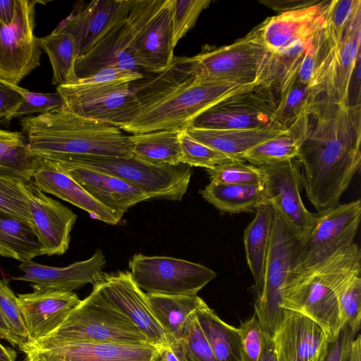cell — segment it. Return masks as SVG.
Segmentation results:
<instances>
[{
	"label": "cell",
	"mask_w": 361,
	"mask_h": 361,
	"mask_svg": "<svg viewBox=\"0 0 361 361\" xmlns=\"http://www.w3.org/2000/svg\"><path fill=\"white\" fill-rule=\"evenodd\" d=\"M360 104L343 105L323 94L310 106L296 159L302 188L320 212L336 206L361 164Z\"/></svg>",
	"instance_id": "cell-1"
},
{
	"label": "cell",
	"mask_w": 361,
	"mask_h": 361,
	"mask_svg": "<svg viewBox=\"0 0 361 361\" xmlns=\"http://www.w3.org/2000/svg\"><path fill=\"white\" fill-rule=\"evenodd\" d=\"M29 151L52 159L70 156L131 157L129 135L121 128L79 116L65 106L20 118Z\"/></svg>",
	"instance_id": "cell-2"
},
{
	"label": "cell",
	"mask_w": 361,
	"mask_h": 361,
	"mask_svg": "<svg viewBox=\"0 0 361 361\" xmlns=\"http://www.w3.org/2000/svg\"><path fill=\"white\" fill-rule=\"evenodd\" d=\"M361 274V250L353 243L305 269L290 274L281 307L299 312L317 323L330 341L343 328L338 296L348 282Z\"/></svg>",
	"instance_id": "cell-3"
},
{
	"label": "cell",
	"mask_w": 361,
	"mask_h": 361,
	"mask_svg": "<svg viewBox=\"0 0 361 361\" xmlns=\"http://www.w3.org/2000/svg\"><path fill=\"white\" fill-rule=\"evenodd\" d=\"M263 84L265 83L206 80L197 75L157 102L140 109L135 118L121 130L132 134L157 130L185 131L197 116L209 107Z\"/></svg>",
	"instance_id": "cell-4"
},
{
	"label": "cell",
	"mask_w": 361,
	"mask_h": 361,
	"mask_svg": "<svg viewBox=\"0 0 361 361\" xmlns=\"http://www.w3.org/2000/svg\"><path fill=\"white\" fill-rule=\"evenodd\" d=\"M82 341L150 344L127 317L93 288L56 331L32 348L46 349Z\"/></svg>",
	"instance_id": "cell-5"
},
{
	"label": "cell",
	"mask_w": 361,
	"mask_h": 361,
	"mask_svg": "<svg viewBox=\"0 0 361 361\" xmlns=\"http://www.w3.org/2000/svg\"><path fill=\"white\" fill-rule=\"evenodd\" d=\"M301 241L302 238L274 208L262 277L257 286L252 287L255 314L263 331L271 337L282 319L283 292Z\"/></svg>",
	"instance_id": "cell-6"
},
{
	"label": "cell",
	"mask_w": 361,
	"mask_h": 361,
	"mask_svg": "<svg viewBox=\"0 0 361 361\" xmlns=\"http://www.w3.org/2000/svg\"><path fill=\"white\" fill-rule=\"evenodd\" d=\"M49 160L62 161L113 176L140 190L149 200L180 201L192 175L191 167L186 164L157 165L135 156H70Z\"/></svg>",
	"instance_id": "cell-7"
},
{
	"label": "cell",
	"mask_w": 361,
	"mask_h": 361,
	"mask_svg": "<svg viewBox=\"0 0 361 361\" xmlns=\"http://www.w3.org/2000/svg\"><path fill=\"white\" fill-rule=\"evenodd\" d=\"M274 56L253 28L233 43L195 55L198 76L206 80L239 83L262 82L272 87Z\"/></svg>",
	"instance_id": "cell-8"
},
{
	"label": "cell",
	"mask_w": 361,
	"mask_h": 361,
	"mask_svg": "<svg viewBox=\"0 0 361 361\" xmlns=\"http://www.w3.org/2000/svg\"><path fill=\"white\" fill-rule=\"evenodd\" d=\"M127 19L133 49L141 70L158 74L174 56L170 0H133Z\"/></svg>",
	"instance_id": "cell-9"
},
{
	"label": "cell",
	"mask_w": 361,
	"mask_h": 361,
	"mask_svg": "<svg viewBox=\"0 0 361 361\" xmlns=\"http://www.w3.org/2000/svg\"><path fill=\"white\" fill-rule=\"evenodd\" d=\"M128 266L133 281L149 294L197 295L216 276L215 271L202 264L171 257L137 253Z\"/></svg>",
	"instance_id": "cell-10"
},
{
	"label": "cell",
	"mask_w": 361,
	"mask_h": 361,
	"mask_svg": "<svg viewBox=\"0 0 361 361\" xmlns=\"http://www.w3.org/2000/svg\"><path fill=\"white\" fill-rule=\"evenodd\" d=\"M56 91L72 112L121 129L140 110L131 82L72 83L58 86Z\"/></svg>",
	"instance_id": "cell-11"
},
{
	"label": "cell",
	"mask_w": 361,
	"mask_h": 361,
	"mask_svg": "<svg viewBox=\"0 0 361 361\" xmlns=\"http://www.w3.org/2000/svg\"><path fill=\"white\" fill-rule=\"evenodd\" d=\"M360 219V199L317 212L312 227L302 239L290 274L305 269L355 243Z\"/></svg>",
	"instance_id": "cell-12"
},
{
	"label": "cell",
	"mask_w": 361,
	"mask_h": 361,
	"mask_svg": "<svg viewBox=\"0 0 361 361\" xmlns=\"http://www.w3.org/2000/svg\"><path fill=\"white\" fill-rule=\"evenodd\" d=\"M39 3L17 0L12 22L0 21V79L14 85L40 65L42 49L35 35V7Z\"/></svg>",
	"instance_id": "cell-13"
},
{
	"label": "cell",
	"mask_w": 361,
	"mask_h": 361,
	"mask_svg": "<svg viewBox=\"0 0 361 361\" xmlns=\"http://www.w3.org/2000/svg\"><path fill=\"white\" fill-rule=\"evenodd\" d=\"M273 89L263 84L252 90L228 97L197 116L190 127L254 129L274 126L276 98Z\"/></svg>",
	"instance_id": "cell-14"
},
{
	"label": "cell",
	"mask_w": 361,
	"mask_h": 361,
	"mask_svg": "<svg viewBox=\"0 0 361 361\" xmlns=\"http://www.w3.org/2000/svg\"><path fill=\"white\" fill-rule=\"evenodd\" d=\"M259 167L264 175L267 202L304 238L312 227L317 213L310 212L302 202L299 161L294 158Z\"/></svg>",
	"instance_id": "cell-15"
},
{
	"label": "cell",
	"mask_w": 361,
	"mask_h": 361,
	"mask_svg": "<svg viewBox=\"0 0 361 361\" xmlns=\"http://www.w3.org/2000/svg\"><path fill=\"white\" fill-rule=\"evenodd\" d=\"M93 289L127 317L157 350L169 342L152 311L147 293L133 281L130 271L103 273Z\"/></svg>",
	"instance_id": "cell-16"
},
{
	"label": "cell",
	"mask_w": 361,
	"mask_h": 361,
	"mask_svg": "<svg viewBox=\"0 0 361 361\" xmlns=\"http://www.w3.org/2000/svg\"><path fill=\"white\" fill-rule=\"evenodd\" d=\"M361 9L350 20L339 47L319 66L313 81L317 94L326 95L343 105H350V87L360 59Z\"/></svg>",
	"instance_id": "cell-17"
},
{
	"label": "cell",
	"mask_w": 361,
	"mask_h": 361,
	"mask_svg": "<svg viewBox=\"0 0 361 361\" xmlns=\"http://www.w3.org/2000/svg\"><path fill=\"white\" fill-rule=\"evenodd\" d=\"M24 190L40 255L64 254L69 247L71 232L77 215L68 207L45 195L32 181L25 183Z\"/></svg>",
	"instance_id": "cell-18"
},
{
	"label": "cell",
	"mask_w": 361,
	"mask_h": 361,
	"mask_svg": "<svg viewBox=\"0 0 361 361\" xmlns=\"http://www.w3.org/2000/svg\"><path fill=\"white\" fill-rule=\"evenodd\" d=\"M272 340L278 361H322L331 341L314 321L286 309Z\"/></svg>",
	"instance_id": "cell-19"
},
{
	"label": "cell",
	"mask_w": 361,
	"mask_h": 361,
	"mask_svg": "<svg viewBox=\"0 0 361 361\" xmlns=\"http://www.w3.org/2000/svg\"><path fill=\"white\" fill-rule=\"evenodd\" d=\"M133 0H94L79 7L55 29L72 35L77 59L85 54L113 27L127 18Z\"/></svg>",
	"instance_id": "cell-20"
},
{
	"label": "cell",
	"mask_w": 361,
	"mask_h": 361,
	"mask_svg": "<svg viewBox=\"0 0 361 361\" xmlns=\"http://www.w3.org/2000/svg\"><path fill=\"white\" fill-rule=\"evenodd\" d=\"M17 298L31 348L56 331L81 301L73 291L54 290H34Z\"/></svg>",
	"instance_id": "cell-21"
},
{
	"label": "cell",
	"mask_w": 361,
	"mask_h": 361,
	"mask_svg": "<svg viewBox=\"0 0 361 361\" xmlns=\"http://www.w3.org/2000/svg\"><path fill=\"white\" fill-rule=\"evenodd\" d=\"M25 354L27 361H155L157 349L151 344L82 341L32 348Z\"/></svg>",
	"instance_id": "cell-22"
},
{
	"label": "cell",
	"mask_w": 361,
	"mask_h": 361,
	"mask_svg": "<svg viewBox=\"0 0 361 361\" xmlns=\"http://www.w3.org/2000/svg\"><path fill=\"white\" fill-rule=\"evenodd\" d=\"M326 1L267 18L254 27L265 47L280 54L297 42L312 37L325 23Z\"/></svg>",
	"instance_id": "cell-23"
},
{
	"label": "cell",
	"mask_w": 361,
	"mask_h": 361,
	"mask_svg": "<svg viewBox=\"0 0 361 361\" xmlns=\"http://www.w3.org/2000/svg\"><path fill=\"white\" fill-rule=\"evenodd\" d=\"M105 264V256L97 249L90 258L63 267L32 260L23 262L18 268L24 274L14 279L30 283L33 290L73 291L87 283L94 284L103 274Z\"/></svg>",
	"instance_id": "cell-24"
},
{
	"label": "cell",
	"mask_w": 361,
	"mask_h": 361,
	"mask_svg": "<svg viewBox=\"0 0 361 361\" xmlns=\"http://www.w3.org/2000/svg\"><path fill=\"white\" fill-rule=\"evenodd\" d=\"M133 34L128 19L113 27L85 54L77 59L78 78L88 77L105 68L141 72L133 49Z\"/></svg>",
	"instance_id": "cell-25"
},
{
	"label": "cell",
	"mask_w": 361,
	"mask_h": 361,
	"mask_svg": "<svg viewBox=\"0 0 361 361\" xmlns=\"http://www.w3.org/2000/svg\"><path fill=\"white\" fill-rule=\"evenodd\" d=\"M32 178L33 184L44 193L56 196L85 210L94 219L116 225L123 218V215L98 202L75 180L48 159L39 157Z\"/></svg>",
	"instance_id": "cell-26"
},
{
	"label": "cell",
	"mask_w": 361,
	"mask_h": 361,
	"mask_svg": "<svg viewBox=\"0 0 361 361\" xmlns=\"http://www.w3.org/2000/svg\"><path fill=\"white\" fill-rule=\"evenodd\" d=\"M49 161L70 176L98 202L119 214L123 215L129 208L149 200L145 193L113 176L62 161Z\"/></svg>",
	"instance_id": "cell-27"
},
{
	"label": "cell",
	"mask_w": 361,
	"mask_h": 361,
	"mask_svg": "<svg viewBox=\"0 0 361 361\" xmlns=\"http://www.w3.org/2000/svg\"><path fill=\"white\" fill-rule=\"evenodd\" d=\"M288 129L274 125L254 129H204L189 127L185 131L195 140L231 159L244 161L243 157L247 151Z\"/></svg>",
	"instance_id": "cell-28"
},
{
	"label": "cell",
	"mask_w": 361,
	"mask_h": 361,
	"mask_svg": "<svg viewBox=\"0 0 361 361\" xmlns=\"http://www.w3.org/2000/svg\"><path fill=\"white\" fill-rule=\"evenodd\" d=\"M308 107L288 129L247 151L243 159L255 166L286 161L296 158L307 129Z\"/></svg>",
	"instance_id": "cell-29"
},
{
	"label": "cell",
	"mask_w": 361,
	"mask_h": 361,
	"mask_svg": "<svg viewBox=\"0 0 361 361\" xmlns=\"http://www.w3.org/2000/svg\"><path fill=\"white\" fill-rule=\"evenodd\" d=\"M202 197L220 211L231 214L255 212L268 203L264 185H228L209 182Z\"/></svg>",
	"instance_id": "cell-30"
},
{
	"label": "cell",
	"mask_w": 361,
	"mask_h": 361,
	"mask_svg": "<svg viewBox=\"0 0 361 361\" xmlns=\"http://www.w3.org/2000/svg\"><path fill=\"white\" fill-rule=\"evenodd\" d=\"M147 295L155 318L168 334L170 340L179 341L189 317L206 304L197 295Z\"/></svg>",
	"instance_id": "cell-31"
},
{
	"label": "cell",
	"mask_w": 361,
	"mask_h": 361,
	"mask_svg": "<svg viewBox=\"0 0 361 361\" xmlns=\"http://www.w3.org/2000/svg\"><path fill=\"white\" fill-rule=\"evenodd\" d=\"M273 216L274 208L269 203L260 206L256 210L254 219L244 231L245 257L254 280L253 286H257L262 277Z\"/></svg>",
	"instance_id": "cell-32"
},
{
	"label": "cell",
	"mask_w": 361,
	"mask_h": 361,
	"mask_svg": "<svg viewBox=\"0 0 361 361\" xmlns=\"http://www.w3.org/2000/svg\"><path fill=\"white\" fill-rule=\"evenodd\" d=\"M196 317L217 361H243L238 328L221 320L207 304Z\"/></svg>",
	"instance_id": "cell-33"
},
{
	"label": "cell",
	"mask_w": 361,
	"mask_h": 361,
	"mask_svg": "<svg viewBox=\"0 0 361 361\" xmlns=\"http://www.w3.org/2000/svg\"><path fill=\"white\" fill-rule=\"evenodd\" d=\"M180 132L157 130L129 135L133 155L150 164H181Z\"/></svg>",
	"instance_id": "cell-34"
},
{
	"label": "cell",
	"mask_w": 361,
	"mask_h": 361,
	"mask_svg": "<svg viewBox=\"0 0 361 361\" xmlns=\"http://www.w3.org/2000/svg\"><path fill=\"white\" fill-rule=\"evenodd\" d=\"M0 255L21 262L41 255L32 227L0 209Z\"/></svg>",
	"instance_id": "cell-35"
},
{
	"label": "cell",
	"mask_w": 361,
	"mask_h": 361,
	"mask_svg": "<svg viewBox=\"0 0 361 361\" xmlns=\"http://www.w3.org/2000/svg\"><path fill=\"white\" fill-rule=\"evenodd\" d=\"M38 42L47 54L52 68L51 83L56 87L73 83L78 78L75 71L77 47L73 36L54 30L38 38Z\"/></svg>",
	"instance_id": "cell-36"
},
{
	"label": "cell",
	"mask_w": 361,
	"mask_h": 361,
	"mask_svg": "<svg viewBox=\"0 0 361 361\" xmlns=\"http://www.w3.org/2000/svg\"><path fill=\"white\" fill-rule=\"evenodd\" d=\"M273 123L288 129L317 97L314 90L296 77L279 93Z\"/></svg>",
	"instance_id": "cell-37"
},
{
	"label": "cell",
	"mask_w": 361,
	"mask_h": 361,
	"mask_svg": "<svg viewBox=\"0 0 361 361\" xmlns=\"http://www.w3.org/2000/svg\"><path fill=\"white\" fill-rule=\"evenodd\" d=\"M38 160L25 139L0 140V173L30 182Z\"/></svg>",
	"instance_id": "cell-38"
},
{
	"label": "cell",
	"mask_w": 361,
	"mask_h": 361,
	"mask_svg": "<svg viewBox=\"0 0 361 361\" xmlns=\"http://www.w3.org/2000/svg\"><path fill=\"white\" fill-rule=\"evenodd\" d=\"M207 171L210 182L242 185L264 183L261 168L243 160H229Z\"/></svg>",
	"instance_id": "cell-39"
},
{
	"label": "cell",
	"mask_w": 361,
	"mask_h": 361,
	"mask_svg": "<svg viewBox=\"0 0 361 361\" xmlns=\"http://www.w3.org/2000/svg\"><path fill=\"white\" fill-rule=\"evenodd\" d=\"M25 183L28 182L0 173V209L32 227L28 201L24 190Z\"/></svg>",
	"instance_id": "cell-40"
},
{
	"label": "cell",
	"mask_w": 361,
	"mask_h": 361,
	"mask_svg": "<svg viewBox=\"0 0 361 361\" xmlns=\"http://www.w3.org/2000/svg\"><path fill=\"white\" fill-rule=\"evenodd\" d=\"M181 164L189 166L212 169L224 162L233 160L231 157L190 137L187 132L179 134Z\"/></svg>",
	"instance_id": "cell-41"
},
{
	"label": "cell",
	"mask_w": 361,
	"mask_h": 361,
	"mask_svg": "<svg viewBox=\"0 0 361 361\" xmlns=\"http://www.w3.org/2000/svg\"><path fill=\"white\" fill-rule=\"evenodd\" d=\"M173 44L192 28L200 13L211 4L210 0H170Z\"/></svg>",
	"instance_id": "cell-42"
},
{
	"label": "cell",
	"mask_w": 361,
	"mask_h": 361,
	"mask_svg": "<svg viewBox=\"0 0 361 361\" xmlns=\"http://www.w3.org/2000/svg\"><path fill=\"white\" fill-rule=\"evenodd\" d=\"M179 341L185 361H217L198 323L196 312L188 319Z\"/></svg>",
	"instance_id": "cell-43"
},
{
	"label": "cell",
	"mask_w": 361,
	"mask_h": 361,
	"mask_svg": "<svg viewBox=\"0 0 361 361\" xmlns=\"http://www.w3.org/2000/svg\"><path fill=\"white\" fill-rule=\"evenodd\" d=\"M342 326L347 324L357 334L361 324V276H354L343 288L338 296Z\"/></svg>",
	"instance_id": "cell-44"
},
{
	"label": "cell",
	"mask_w": 361,
	"mask_h": 361,
	"mask_svg": "<svg viewBox=\"0 0 361 361\" xmlns=\"http://www.w3.org/2000/svg\"><path fill=\"white\" fill-rule=\"evenodd\" d=\"M0 312L13 333L22 341L25 350L31 348V343L18 302V298L7 283L0 279Z\"/></svg>",
	"instance_id": "cell-45"
},
{
	"label": "cell",
	"mask_w": 361,
	"mask_h": 361,
	"mask_svg": "<svg viewBox=\"0 0 361 361\" xmlns=\"http://www.w3.org/2000/svg\"><path fill=\"white\" fill-rule=\"evenodd\" d=\"M20 92L23 100L8 118V123L14 118L29 116L34 114H43L65 106L62 97L57 91L52 93H42L22 88Z\"/></svg>",
	"instance_id": "cell-46"
},
{
	"label": "cell",
	"mask_w": 361,
	"mask_h": 361,
	"mask_svg": "<svg viewBox=\"0 0 361 361\" xmlns=\"http://www.w3.org/2000/svg\"><path fill=\"white\" fill-rule=\"evenodd\" d=\"M243 361H257L262 349L263 330L256 315L241 322L238 328Z\"/></svg>",
	"instance_id": "cell-47"
},
{
	"label": "cell",
	"mask_w": 361,
	"mask_h": 361,
	"mask_svg": "<svg viewBox=\"0 0 361 361\" xmlns=\"http://www.w3.org/2000/svg\"><path fill=\"white\" fill-rule=\"evenodd\" d=\"M143 78L144 75L141 72L111 68L100 70L86 78H78L73 83L106 84L113 82H132L141 80Z\"/></svg>",
	"instance_id": "cell-48"
},
{
	"label": "cell",
	"mask_w": 361,
	"mask_h": 361,
	"mask_svg": "<svg viewBox=\"0 0 361 361\" xmlns=\"http://www.w3.org/2000/svg\"><path fill=\"white\" fill-rule=\"evenodd\" d=\"M21 90L20 86L0 79V123H7L8 118L23 102Z\"/></svg>",
	"instance_id": "cell-49"
},
{
	"label": "cell",
	"mask_w": 361,
	"mask_h": 361,
	"mask_svg": "<svg viewBox=\"0 0 361 361\" xmlns=\"http://www.w3.org/2000/svg\"><path fill=\"white\" fill-rule=\"evenodd\" d=\"M356 335L345 324L337 337L329 343L327 353L322 361H346Z\"/></svg>",
	"instance_id": "cell-50"
},
{
	"label": "cell",
	"mask_w": 361,
	"mask_h": 361,
	"mask_svg": "<svg viewBox=\"0 0 361 361\" xmlns=\"http://www.w3.org/2000/svg\"><path fill=\"white\" fill-rule=\"evenodd\" d=\"M320 1L314 0H264L259 2L279 13L295 11L314 5Z\"/></svg>",
	"instance_id": "cell-51"
},
{
	"label": "cell",
	"mask_w": 361,
	"mask_h": 361,
	"mask_svg": "<svg viewBox=\"0 0 361 361\" xmlns=\"http://www.w3.org/2000/svg\"><path fill=\"white\" fill-rule=\"evenodd\" d=\"M155 361H185L180 341L170 340L158 349Z\"/></svg>",
	"instance_id": "cell-52"
},
{
	"label": "cell",
	"mask_w": 361,
	"mask_h": 361,
	"mask_svg": "<svg viewBox=\"0 0 361 361\" xmlns=\"http://www.w3.org/2000/svg\"><path fill=\"white\" fill-rule=\"evenodd\" d=\"M0 337L6 339L13 346H17L25 353V348L22 341L13 333L6 324L5 319L0 312Z\"/></svg>",
	"instance_id": "cell-53"
},
{
	"label": "cell",
	"mask_w": 361,
	"mask_h": 361,
	"mask_svg": "<svg viewBox=\"0 0 361 361\" xmlns=\"http://www.w3.org/2000/svg\"><path fill=\"white\" fill-rule=\"evenodd\" d=\"M17 0H0V21L10 24L14 18Z\"/></svg>",
	"instance_id": "cell-54"
},
{
	"label": "cell",
	"mask_w": 361,
	"mask_h": 361,
	"mask_svg": "<svg viewBox=\"0 0 361 361\" xmlns=\"http://www.w3.org/2000/svg\"><path fill=\"white\" fill-rule=\"evenodd\" d=\"M257 361H278L272 337L265 332L263 333L262 349Z\"/></svg>",
	"instance_id": "cell-55"
},
{
	"label": "cell",
	"mask_w": 361,
	"mask_h": 361,
	"mask_svg": "<svg viewBox=\"0 0 361 361\" xmlns=\"http://www.w3.org/2000/svg\"><path fill=\"white\" fill-rule=\"evenodd\" d=\"M346 361H361V336L357 334L352 341Z\"/></svg>",
	"instance_id": "cell-56"
},
{
	"label": "cell",
	"mask_w": 361,
	"mask_h": 361,
	"mask_svg": "<svg viewBox=\"0 0 361 361\" xmlns=\"http://www.w3.org/2000/svg\"><path fill=\"white\" fill-rule=\"evenodd\" d=\"M16 350L5 347L0 343V361H16Z\"/></svg>",
	"instance_id": "cell-57"
},
{
	"label": "cell",
	"mask_w": 361,
	"mask_h": 361,
	"mask_svg": "<svg viewBox=\"0 0 361 361\" xmlns=\"http://www.w3.org/2000/svg\"><path fill=\"white\" fill-rule=\"evenodd\" d=\"M25 361H27V360H25Z\"/></svg>",
	"instance_id": "cell-58"
}]
</instances>
